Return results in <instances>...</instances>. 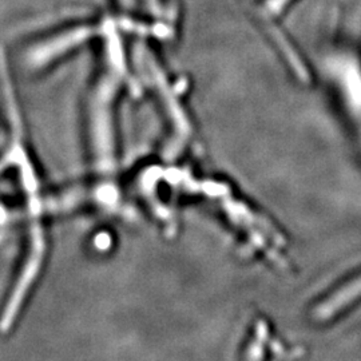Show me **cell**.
<instances>
[{"instance_id": "6da1fadb", "label": "cell", "mask_w": 361, "mask_h": 361, "mask_svg": "<svg viewBox=\"0 0 361 361\" xmlns=\"http://www.w3.org/2000/svg\"><path fill=\"white\" fill-rule=\"evenodd\" d=\"M343 86L353 110L361 111V73L356 65H347L343 68Z\"/></svg>"}, {"instance_id": "7a4b0ae2", "label": "cell", "mask_w": 361, "mask_h": 361, "mask_svg": "<svg viewBox=\"0 0 361 361\" xmlns=\"http://www.w3.org/2000/svg\"><path fill=\"white\" fill-rule=\"evenodd\" d=\"M274 38L277 39L280 47L283 49V51H284L285 55H286V58L289 59L290 65L295 68L297 75L301 78L302 80H307V79H308V74H307V71H305L302 63L300 62L298 56H296V54L292 50V46H290V44L285 40L284 37H283L280 32H277V31H274Z\"/></svg>"}, {"instance_id": "3957f363", "label": "cell", "mask_w": 361, "mask_h": 361, "mask_svg": "<svg viewBox=\"0 0 361 361\" xmlns=\"http://www.w3.org/2000/svg\"><path fill=\"white\" fill-rule=\"evenodd\" d=\"M290 0H267V10L271 13H281L285 4H288Z\"/></svg>"}, {"instance_id": "277c9868", "label": "cell", "mask_w": 361, "mask_h": 361, "mask_svg": "<svg viewBox=\"0 0 361 361\" xmlns=\"http://www.w3.org/2000/svg\"><path fill=\"white\" fill-rule=\"evenodd\" d=\"M250 352H249V361H258L257 349H255V345L250 347Z\"/></svg>"}]
</instances>
